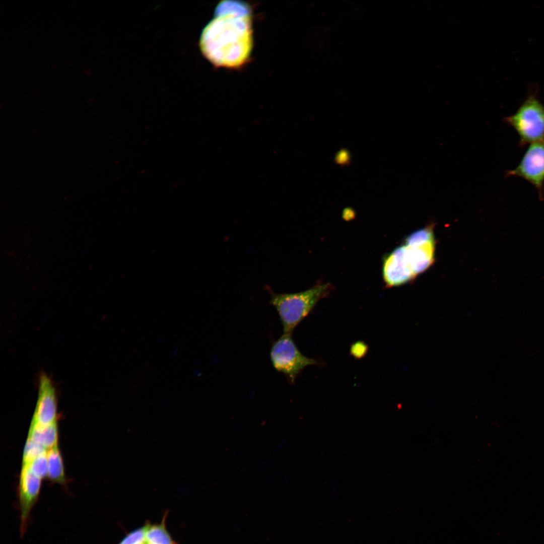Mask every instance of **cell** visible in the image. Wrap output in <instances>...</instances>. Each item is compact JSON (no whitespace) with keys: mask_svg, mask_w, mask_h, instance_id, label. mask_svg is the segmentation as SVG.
<instances>
[{"mask_svg":"<svg viewBox=\"0 0 544 544\" xmlns=\"http://www.w3.org/2000/svg\"><path fill=\"white\" fill-rule=\"evenodd\" d=\"M215 15L202 31L200 50L215 66L238 67L246 62L252 47L250 9L239 2L223 1Z\"/></svg>","mask_w":544,"mask_h":544,"instance_id":"6da1fadb","label":"cell"},{"mask_svg":"<svg viewBox=\"0 0 544 544\" xmlns=\"http://www.w3.org/2000/svg\"><path fill=\"white\" fill-rule=\"evenodd\" d=\"M270 304L277 311L283 333L292 334L295 327L309 314L318 301L330 290L328 284H318L307 290L294 293H277L266 287Z\"/></svg>","mask_w":544,"mask_h":544,"instance_id":"7a4b0ae2","label":"cell"},{"mask_svg":"<svg viewBox=\"0 0 544 544\" xmlns=\"http://www.w3.org/2000/svg\"><path fill=\"white\" fill-rule=\"evenodd\" d=\"M505 121L517 133L520 146L544 138V105L536 97L527 98Z\"/></svg>","mask_w":544,"mask_h":544,"instance_id":"3957f363","label":"cell"},{"mask_svg":"<svg viewBox=\"0 0 544 544\" xmlns=\"http://www.w3.org/2000/svg\"><path fill=\"white\" fill-rule=\"evenodd\" d=\"M270 359L274 369L282 373L290 383L306 367L318 364L316 360L302 354L297 348L291 334L283 333L272 344Z\"/></svg>","mask_w":544,"mask_h":544,"instance_id":"277c9868","label":"cell"},{"mask_svg":"<svg viewBox=\"0 0 544 544\" xmlns=\"http://www.w3.org/2000/svg\"><path fill=\"white\" fill-rule=\"evenodd\" d=\"M530 183L544 199V138L530 144L519 163L506 173Z\"/></svg>","mask_w":544,"mask_h":544,"instance_id":"5b68a950","label":"cell"},{"mask_svg":"<svg viewBox=\"0 0 544 544\" xmlns=\"http://www.w3.org/2000/svg\"><path fill=\"white\" fill-rule=\"evenodd\" d=\"M405 245L395 248L386 256L383 263V277L388 287L403 285L415 278Z\"/></svg>","mask_w":544,"mask_h":544,"instance_id":"8992f818","label":"cell"},{"mask_svg":"<svg viewBox=\"0 0 544 544\" xmlns=\"http://www.w3.org/2000/svg\"><path fill=\"white\" fill-rule=\"evenodd\" d=\"M41 479L35 475L23 465L19 486V500L20 508V532H25L31 511L35 504L40 493Z\"/></svg>","mask_w":544,"mask_h":544,"instance_id":"52a82bcc","label":"cell"},{"mask_svg":"<svg viewBox=\"0 0 544 544\" xmlns=\"http://www.w3.org/2000/svg\"><path fill=\"white\" fill-rule=\"evenodd\" d=\"M57 399L55 387L45 374L40 375L38 396L32 424L47 426L56 421Z\"/></svg>","mask_w":544,"mask_h":544,"instance_id":"ba28073f","label":"cell"},{"mask_svg":"<svg viewBox=\"0 0 544 544\" xmlns=\"http://www.w3.org/2000/svg\"><path fill=\"white\" fill-rule=\"evenodd\" d=\"M405 245L407 248L409 259L415 276L427 270L434 262L435 241L417 246Z\"/></svg>","mask_w":544,"mask_h":544,"instance_id":"9c48e42d","label":"cell"},{"mask_svg":"<svg viewBox=\"0 0 544 544\" xmlns=\"http://www.w3.org/2000/svg\"><path fill=\"white\" fill-rule=\"evenodd\" d=\"M28 438L46 450L57 446L58 428L56 421L45 426L31 423Z\"/></svg>","mask_w":544,"mask_h":544,"instance_id":"30bf717a","label":"cell"},{"mask_svg":"<svg viewBox=\"0 0 544 544\" xmlns=\"http://www.w3.org/2000/svg\"><path fill=\"white\" fill-rule=\"evenodd\" d=\"M48 477L53 482L63 484L65 481L64 468L60 452L56 446L47 451Z\"/></svg>","mask_w":544,"mask_h":544,"instance_id":"8fae6325","label":"cell"},{"mask_svg":"<svg viewBox=\"0 0 544 544\" xmlns=\"http://www.w3.org/2000/svg\"><path fill=\"white\" fill-rule=\"evenodd\" d=\"M164 516L162 522L145 525V538L152 544H176L172 539L165 527Z\"/></svg>","mask_w":544,"mask_h":544,"instance_id":"7c38bea8","label":"cell"},{"mask_svg":"<svg viewBox=\"0 0 544 544\" xmlns=\"http://www.w3.org/2000/svg\"><path fill=\"white\" fill-rule=\"evenodd\" d=\"M435 241L433 229L431 227H427L410 234L405 240V245L417 246Z\"/></svg>","mask_w":544,"mask_h":544,"instance_id":"4fadbf2b","label":"cell"},{"mask_svg":"<svg viewBox=\"0 0 544 544\" xmlns=\"http://www.w3.org/2000/svg\"><path fill=\"white\" fill-rule=\"evenodd\" d=\"M30 471L40 479L48 475L47 451H45L26 465Z\"/></svg>","mask_w":544,"mask_h":544,"instance_id":"5bb4252c","label":"cell"},{"mask_svg":"<svg viewBox=\"0 0 544 544\" xmlns=\"http://www.w3.org/2000/svg\"><path fill=\"white\" fill-rule=\"evenodd\" d=\"M46 451L41 445L28 438L24 448L23 465H26L39 455Z\"/></svg>","mask_w":544,"mask_h":544,"instance_id":"9a60e30c","label":"cell"},{"mask_svg":"<svg viewBox=\"0 0 544 544\" xmlns=\"http://www.w3.org/2000/svg\"><path fill=\"white\" fill-rule=\"evenodd\" d=\"M145 539V526L135 529L126 536L119 544H136Z\"/></svg>","mask_w":544,"mask_h":544,"instance_id":"2e32d148","label":"cell"},{"mask_svg":"<svg viewBox=\"0 0 544 544\" xmlns=\"http://www.w3.org/2000/svg\"><path fill=\"white\" fill-rule=\"evenodd\" d=\"M351 155L349 152L345 149L340 150L335 155L334 161L339 165L344 166L349 164Z\"/></svg>","mask_w":544,"mask_h":544,"instance_id":"e0dca14e","label":"cell"},{"mask_svg":"<svg viewBox=\"0 0 544 544\" xmlns=\"http://www.w3.org/2000/svg\"><path fill=\"white\" fill-rule=\"evenodd\" d=\"M144 544H152V543L149 542L145 538Z\"/></svg>","mask_w":544,"mask_h":544,"instance_id":"ac0fdd59","label":"cell"},{"mask_svg":"<svg viewBox=\"0 0 544 544\" xmlns=\"http://www.w3.org/2000/svg\"><path fill=\"white\" fill-rule=\"evenodd\" d=\"M145 540H143V541H142V542H139V543H136V544H144Z\"/></svg>","mask_w":544,"mask_h":544,"instance_id":"d6986e66","label":"cell"}]
</instances>
